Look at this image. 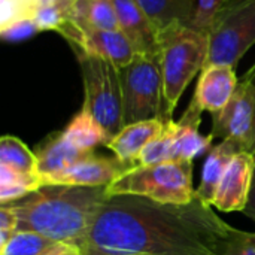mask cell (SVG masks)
I'll return each mask as SVG.
<instances>
[{"mask_svg":"<svg viewBox=\"0 0 255 255\" xmlns=\"http://www.w3.org/2000/svg\"><path fill=\"white\" fill-rule=\"evenodd\" d=\"M238 233L197 196L187 205L111 196L78 247L82 255H224Z\"/></svg>","mask_w":255,"mask_h":255,"instance_id":"6da1fadb","label":"cell"},{"mask_svg":"<svg viewBox=\"0 0 255 255\" xmlns=\"http://www.w3.org/2000/svg\"><path fill=\"white\" fill-rule=\"evenodd\" d=\"M109 197L108 187L42 185L6 205L18 218V230H33L52 242L78 245Z\"/></svg>","mask_w":255,"mask_h":255,"instance_id":"7a4b0ae2","label":"cell"},{"mask_svg":"<svg viewBox=\"0 0 255 255\" xmlns=\"http://www.w3.org/2000/svg\"><path fill=\"white\" fill-rule=\"evenodd\" d=\"M158 43L164 121H170L184 91L206 64L209 33L199 31L187 24H173L158 33Z\"/></svg>","mask_w":255,"mask_h":255,"instance_id":"3957f363","label":"cell"},{"mask_svg":"<svg viewBox=\"0 0 255 255\" xmlns=\"http://www.w3.org/2000/svg\"><path fill=\"white\" fill-rule=\"evenodd\" d=\"M109 196H140L158 203L187 205L194 200L193 161L137 164L108 185Z\"/></svg>","mask_w":255,"mask_h":255,"instance_id":"277c9868","label":"cell"},{"mask_svg":"<svg viewBox=\"0 0 255 255\" xmlns=\"http://www.w3.org/2000/svg\"><path fill=\"white\" fill-rule=\"evenodd\" d=\"M84 84V105L105 128L109 139L124 127L123 87L120 69L97 57H78Z\"/></svg>","mask_w":255,"mask_h":255,"instance_id":"5b68a950","label":"cell"},{"mask_svg":"<svg viewBox=\"0 0 255 255\" xmlns=\"http://www.w3.org/2000/svg\"><path fill=\"white\" fill-rule=\"evenodd\" d=\"M120 75L124 126L154 118L164 121L163 75L158 57L136 54L130 64L120 69Z\"/></svg>","mask_w":255,"mask_h":255,"instance_id":"8992f818","label":"cell"},{"mask_svg":"<svg viewBox=\"0 0 255 255\" xmlns=\"http://www.w3.org/2000/svg\"><path fill=\"white\" fill-rule=\"evenodd\" d=\"M255 45V0H230L209 30L206 66L236 67Z\"/></svg>","mask_w":255,"mask_h":255,"instance_id":"52a82bcc","label":"cell"},{"mask_svg":"<svg viewBox=\"0 0 255 255\" xmlns=\"http://www.w3.org/2000/svg\"><path fill=\"white\" fill-rule=\"evenodd\" d=\"M75 49L76 55L97 57L111 61L118 69L136 57V51L121 30H99L78 22L75 18L58 31Z\"/></svg>","mask_w":255,"mask_h":255,"instance_id":"ba28073f","label":"cell"},{"mask_svg":"<svg viewBox=\"0 0 255 255\" xmlns=\"http://www.w3.org/2000/svg\"><path fill=\"white\" fill-rule=\"evenodd\" d=\"M212 136L230 139L244 151H250L255 128V79L247 72L227 106L212 115Z\"/></svg>","mask_w":255,"mask_h":255,"instance_id":"9c48e42d","label":"cell"},{"mask_svg":"<svg viewBox=\"0 0 255 255\" xmlns=\"http://www.w3.org/2000/svg\"><path fill=\"white\" fill-rule=\"evenodd\" d=\"M254 173V154L250 151L238 152L221 178L212 206L221 212H244L250 202Z\"/></svg>","mask_w":255,"mask_h":255,"instance_id":"30bf717a","label":"cell"},{"mask_svg":"<svg viewBox=\"0 0 255 255\" xmlns=\"http://www.w3.org/2000/svg\"><path fill=\"white\" fill-rule=\"evenodd\" d=\"M238 84L239 79L235 67L223 64L206 66L200 72L191 103L202 112L206 111L215 115L227 106L238 88Z\"/></svg>","mask_w":255,"mask_h":255,"instance_id":"8fae6325","label":"cell"},{"mask_svg":"<svg viewBox=\"0 0 255 255\" xmlns=\"http://www.w3.org/2000/svg\"><path fill=\"white\" fill-rule=\"evenodd\" d=\"M137 164L126 163L118 157H102L96 152L72 166L63 175L55 178L49 185H73V187H108L121 175Z\"/></svg>","mask_w":255,"mask_h":255,"instance_id":"7c38bea8","label":"cell"},{"mask_svg":"<svg viewBox=\"0 0 255 255\" xmlns=\"http://www.w3.org/2000/svg\"><path fill=\"white\" fill-rule=\"evenodd\" d=\"M34 154L37 157V173L42 185H49L72 166L91 157L94 151L76 148L66 139L63 131H57L49 134L39 145V149Z\"/></svg>","mask_w":255,"mask_h":255,"instance_id":"4fadbf2b","label":"cell"},{"mask_svg":"<svg viewBox=\"0 0 255 255\" xmlns=\"http://www.w3.org/2000/svg\"><path fill=\"white\" fill-rule=\"evenodd\" d=\"M120 30L130 40L136 54L158 57V30L136 0H112Z\"/></svg>","mask_w":255,"mask_h":255,"instance_id":"5bb4252c","label":"cell"},{"mask_svg":"<svg viewBox=\"0 0 255 255\" xmlns=\"http://www.w3.org/2000/svg\"><path fill=\"white\" fill-rule=\"evenodd\" d=\"M164 126L166 121L160 118L127 124L121 128L120 133L109 139L105 146L111 149L120 160L137 164V158L143 148L163 133Z\"/></svg>","mask_w":255,"mask_h":255,"instance_id":"9a60e30c","label":"cell"},{"mask_svg":"<svg viewBox=\"0 0 255 255\" xmlns=\"http://www.w3.org/2000/svg\"><path fill=\"white\" fill-rule=\"evenodd\" d=\"M200 123L202 111L197 109L193 103H190L182 118L176 121L172 161H193L196 157L212 149L214 136H203L199 131Z\"/></svg>","mask_w":255,"mask_h":255,"instance_id":"2e32d148","label":"cell"},{"mask_svg":"<svg viewBox=\"0 0 255 255\" xmlns=\"http://www.w3.org/2000/svg\"><path fill=\"white\" fill-rule=\"evenodd\" d=\"M241 151H244V149L236 142H233L230 139H223L221 143L212 146V149L209 151V155L206 158V163L203 166V170H202L200 185L196 190V196L199 199H202L205 203L212 206L215 193L218 190V185L221 182V178H223L227 166L230 164L232 158Z\"/></svg>","mask_w":255,"mask_h":255,"instance_id":"e0dca14e","label":"cell"},{"mask_svg":"<svg viewBox=\"0 0 255 255\" xmlns=\"http://www.w3.org/2000/svg\"><path fill=\"white\" fill-rule=\"evenodd\" d=\"M158 33L173 24L190 25L196 0H136Z\"/></svg>","mask_w":255,"mask_h":255,"instance_id":"ac0fdd59","label":"cell"},{"mask_svg":"<svg viewBox=\"0 0 255 255\" xmlns=\"http://www.w3.org/2000/svg\"><path fill=\"white\" fill-rule=\"evenodd\" d=\"M66 139L76 148L84 151H94L99 145H106L109 140L108 133L100 126V123L82 108L63 130Z\"/></svg>","mask_w":255,"mask_h":255,"instance_id":"d6986e66","label":"cell"},{"mask_svg":"<svg viewBox=\"0 0 255 255\" xmlns=\"http://www.w3.org/2000/svg\"><path fill=\"white\" fill-rule=\"evenodd\" d=\"M0 166L40 181L36 154L31 152L28 146L15 136L6 134L0 139Z\"/></svg>","mask_w":255,"mask_h":255,"instance_id":"ffe728a7","label":"cell"},{"mask_svg":"<svg viewBox=\"0 0 255 255\" xmlns=\"http://www.w3.org/2000/svg\"><path fill=\"white\" fill-rule=\"evenodd\" d=\"M75 19L99 30H120L112 0H76Z\"/></svg>","mask_w":255,"mask_h":255,"instance_id":"44dd1931","label":"cell"},{"mask_svg":"<svg viewBox=\"0 0 255 255\" xmlns=\"http://www.w3.org/2000/svg\"><path fill=\"white\" fill-rule=\"evenodd\" d=\"M75 1L76 0H39L33 16L39 30L60 31L75 18Z\"/></svg>","mask_w":255,"mask_h":255,"instance_id":"7402d4cb","label":"cell"},{"mask_svg":"<svg viewBox=\"0 0 255 255\" xmlns=\"http://www.w3.org/2000/svg\"><path fill=\"white\" fill-rule=\"evenodd\" d=\"M54 242L33 230H16L0 247V255H42Z\"/></svg>","mask_w":255,"mask_h":255,"instance_id":"603a6c76","label":"cell"},{"mask_svg":"<svg viewBox=\"0 0 255 255\" xmlns=\"http://www.w3.org/2000/svg\"><path fill=\"white\" fill-rule=\"evenodd\" d=\"M175 133H176V121L173 120L166 121L163 133L143 148V151L137 158V164L148 166V164L172 161Z\"/></svg>","mask_w":255,"mask_h":255,"instance_id":"cb8c5ba5","label":"cell"},{"mask_svg":"<svg viewBox=\"0 0 255 255\" xmlns=\"http://www.w3.org/2000/svg\"><path fill=\"white\" fill-rule=\"evenodd\" d=\"M230 0H196L190 27L209 33L218 15L227 7Z\"/></svg>","mask_w":255,"mask_h":255,"instance_id":"d4e9b609","label":"cell"},{"mask_svg":"<svg viewBox=\"0 0 255 255\" xmlns=\"http://www.w3.org/2000/svg\"><path fill=\"white\" fill-rule=\"evenodd\" d=\"M39 0H1L0 28L34 16Z\"/></svg>","mask_w":255,"mask_h":255,"instance_id":"484cf974","label":"cell"},{"mask_svg":"<svg viewBox=\"0 0 255 255\" xmlns=\"http://www.w3.org/2000/svg\"><path fill=\"white\" fill-rule=\"evenodd\" d=\"M40 33L37 24L34 22L33 18L30 19H22L18 21L12 25H7L4 28H0V36L1 39L7 40V42H19V40H25L34 34Z\"/></svg>","mask_w":255,"mask_h":255,"instance_id":"4316f807","label":"cell"},{"mask_svg":"<svg viewBox=\"0 0 255 255\" xmlns=\"http://www.w3.org/2000/svg\"><path fill=\"white\" fill-rule=\"evenodd\" d=\"M224 255H255V233L239 230Z\"/></svg>","mask_w":255,"mask_h":255,"instance_id":"83f0119b","label":"cell"},{"mask_svg":"<svg viewBox=\"0 0 255 255\" xmlns=\"http://www.w3.org/2000/svg\"><path fill=\"white\" fill-rule=\"evenodd\" d=\"M18 230V218L7 205L0 206V247H3L10 236Z\"/></svg>","mask_w":255,"mask_h":255,"instance_id":"f1b7e54d","label":"cell"},{"mask_svg":"<svg viewBox=\"0 0 255 255\" xmlns=\"http://www.w3.org/2000/svg\"><path fill=\"white\" fill-rule=\"evenodd\" d=\"M42 255H82L81 250L75 244L54 242Z\"/></svg>","mask_w":255,"mask_h":255,"instance_id":"f546056e","label":"cell"},{"mask_svg":"<svg viewBox=\"0 0 255 255\" xmlns=\"http://www.w3.org/2000/svg\"><path fill=\"white\" fill-rule=\"evenodd\" d=\"M250 218H253L255 221V173H254V182H253V190H251V196H250V202L244 211Z\"/></svg>","mask_w":255,"mask_h":255,"instance_id":"4dcf8cb0","label":"cell"},{"mask_svg":"<svg viewBox=\"0 0 255 255\" xmlns=\"http://www.w3.org/2000/svg\"><path fill=\"white\" fill-rule=\"evenodd\" d=\"M248 72H250V73H251V75L254 76V79H255V64L253 66V67H251V69H250V70H248ZM250 152H251V154H254V155H255V128H254V137H253V143H251Z\"/></svg>","mask_w":255,"mask_h":255,"instance_id":"1f68e13d","label":"cell"}]
</instances>
